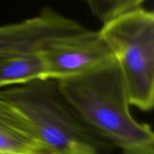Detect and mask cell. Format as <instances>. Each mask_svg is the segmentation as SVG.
Wrapping results in <instances>:
<instances>
[{
	"instance_id": "cell-5",
	"label": "cell",
	"mask_w": 154,
	"mask_h": 154,
	"mask_svg": "<svg viewBox=\"0 0 154 154\" xmlns=\"http://www.w3.org/2000/svg\"><path fill=\"white\" fill-rule=\"evenodd\" d=\"M66 26L55 10L45 8L20 22L0 26V60L14 54L40 51L47 43L63 37Z\"/></svg>"
},
{
	"instance_id": "cell-6",
	"label": "cell",
	"mask_w": 154,
	"mask_h": 154,
	"mask_svg": "<svg viewBox=\"0 0 154 154\" xmlns=\"http://www.w3.org/2000/svg\"><path fill=\"white\" fill-rule=\"evenodd\" d=\"M0 152L53 154L36 137L25 116L0 97Z\"/></svg>"
},
{
	"instance_id": "cell-11",
	"label": "cell",
	"mask_w": 154,
	"mask_h": 154,
	"mask_svg": "<svg viewBox=\"0 0 154 154\" xmlns=\"http://www.w3.org/2000/svg\"><path fill=\"white\" fill-rule=\"evenodd\" d=\"M53 154H57V153H53Z\"/></svg>"
},
{
	"instance_id": "cell-3",
	"label": "cell",
	"mask_w": 154,
	"mask_h": 154,
	"mask_svg": "<svg viewBox=\"0 0 154 154\" xmlns=\"http://www.w3.org/2000/svg\"><path fill=\"white\" fill-rule=\"evenodd\" d=\"M99 34L117 60L131 105L154 103V14L142 7L102 24Z\"/></svg>"
},
{
	"instance_id": "cell-7",
	"label": "cell",
	"mask_w": 154,
	"mask_h": 154,
	"mask_svg": "<svg viewBox=\"0 0 154 154\" xmlns=\"http://www.w3.org/2000/svg\"><path fill=\"white\" fill-rule=\"evenodd\" d=\"M47 78L39 51L14 54L0 60V87L26 84Z\"/></svg>"
},
{
	"instance_id": "cell-2",
	"label": "cell",
	"mask_w": 154,
	"mask_h": 154,
	"mask_svg": "<svg viewBox=\"0 0 154 154\" xmlns=\"http://www.w3.org/2000/svg\"><path fill=\"white\" fill-rule=\"evenodd\" d=\"M0 97L29 120L53 153L101 154L110 143L93 132L65 99L57 81L44 78L0 91Z\"/></svg>"
},
{
	"instance_id": "cell-8",
	"label": "cell",
	"mask_w": 154,
	"mask_h": 154,
	"mask_svg": "<svg viewBox=\"0 0 154 154\" xmlns=\"http://www.w3.org/2000/svg\"><path fill=\"white\" fill-rule=\"evenodd\" d=\"M102 24L142 7L146 0H82Z\"/></svg>"
},
{
	"instance_id": "cell-9",
	"label": "cell",
	"mask_w": 154,
	"mask_h": 154,
	"mask_svg": "<svg viewBox=\"0 0 154 154\" xmlns=\"http://www.w3.org/2000/svg\"><path fill=\"white\" fill-rule=\"evenodd\" d=\"M123 154H154V153H123Z\"/></svg>"
},
{
	"instance_id": "cell-1",
	"label": "cell",
	"mask_w": 154,
	"mask_h": 154,
	"mask_svg": "<svg viewBox=\"0 0 154 154\" xmlns=\"http://www.w3.org/2000/svg\"><path fill=\"white\" fill-rule=\"evenodd\" d=\"M57 81L65 99L96 135L123 153H154L153 130L132 117L114 57L90 72Z\"/></svg>"
},
{
	"instance_id": "cell-10",
	"label": "cell",
	"mask_w": 154,
	"mask_h": 154,
	"mask_svg": "<svg viewBox=\"0 0 154 154\" xmlns=\"http://www.w3.org/2000/svg\"><path fill=\"white\" fill-rule=\"evenodd\" d=\"M0 154H17V153H5V152H0Z\"/></svg>"
},
{
	"instance_id": "cell-4",
	"label": "cell",
	"mask_w": 154,
	"mask_h": 154,
	"mask_svg": "<svg viewBox=\"0 0 154 154\" xmlns=\"http://www.w3.org/2000/svg\"><path fill=\"white\" fill-rule=\"evenodd\" d=\"M47 78L64 79L88 72L114 58L99 31L54 39L40 51Z\"/></svg>"
}]
</instances>
